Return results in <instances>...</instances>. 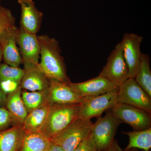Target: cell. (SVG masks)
<instances>
[{"label":"cell","mask_w":151,"mask_h":151,"mask_svg":"<svg viewBox=\"0 0 151 151\" xmlns=\"http://www.w3.org/2000/svg\"><path fill=\"white\" fill-rule=\"evenodd\" d=\"M41 61L39 67L49 79L69 82L58 41L48 35L38 36Z\"/></svg>","instance_id":"cell-1"},{"label":"cell","mask_w":151,"mask_h":151,"mask_svg":"<svg viewBox=\"0 0 151 151\" xmlns=\"http://www.w3.org/2000/svg\"><path fill=\"white\" fill-rule=\"evenodd\" d=\"M80 104L51 105L41 132L49 139L62 132L78 118Z\"/></svg>","instance_id":"cell-2"},{"label":"cell","mask_w":151,"mask_h":151,"mask_svg":"<svg viewBox=\"0 0 151 151\" xmlns=\"http://www.w3.org/2000/svg\"><path fill=\"white\" fill-rule=\"evenodd\" d=\"M93 123L78 118L62 132L50 138L52 144L65 151H73L91 133Z\"/></svg>","instance_id":"cell-3"},{"label":"cell","mask_w":151,"mask_h":151,"mask_svg":"<svg viewBox=\"0 0 151 151\" xmlns=\"http://www.w3.org/2000/svg\"><path fill=\"white\" fill-rule=\"evenodd\" d=\"M123 123L111 111L103 117H98L93 124L91 134L98 151H103L108 148L114 141L118 127Z\"/></svg>","instance_id":"cell-4"},{"label":"cell","mask_w":151,"mask_h":151,"mask_svg":"<svg viewBox=\"0 0 151 151\" xmlns=\"http://www.w3.org/2000/svg\"><path fill=\"white\" fill-rule=\"evenodd\" d=\"M151 98L134 78H128L119 86L117 92V103L134 106L150 114L151 112Z\"/></svg>","instance_id":"cell-5"},{"label":"cell","mask_w":151,"mask_h":151,"mask_svg":"<svg viewBox=\"0 0 151 151\" xmlns=\"http://www.w3.org/2000/svg\"><path fill=\"white\" fill-rule=\"evenodd\" d=\"M129 70L124 58L122 42L115 47L99 75L120 86L128 78Z\"/></svg>","instance_id":"cell-6"},{"label":"cell","mask_w":151,"mask_h":151,"mask_svg":"<svg viewBox=\"0 0 151 151\" xmlns=\"http://www.w3.org/2000/svg\"><path fill=\"white\" fill-rule=\"evenodd\" d=\"M117 92L85 97L83 103H80L78 118L90 120L93 117H100L103 112L111 109L118 103Z\"/></svg>","instance_id":"cell-7"},{"label":"cell","mask_w":151,"mask_h":151,"mask_svg":"<svg viewBox=\"0 0 151 151\" xmlns=\"http://www.w3.org/2000/svg\"><path fill=\"white\" fill-rule=\"evenodd\" d=\"M111 110L114 116L135 129L139 131L150 127V114L144 110L123 103H117Z\"/></svg>","instance_id":"cell-8"},{"label":"cell","mask_w":151,"mask_h":151,"mask_svg":"<svg viewBox=\"0 0 151 151\" xmlns=\"http://www.w3.org/2000/svg\"><path fill=\"white\" fill-rule=\"evenodd\" d=\"M143 37L133 33L124 34L121 41L125 61L129 70L128 78H134L137 72L142 53L140 46Z\"/></svg>","instance_id":"cell-9"},{"label":"cell","mask_w":151,"mask_h":151,"mask_svg":"<svg viewBox=\"0 0 151 151\" xmlns=\"http://www.w3.org/2000/svg\"><path fill=\"white\" fill-rule=\"evenodd\" d=\"M69 82L49 79L47 88L48 102L54 104H76L83 103L85 97L78 94L70 86Z\"/></svg>","instance_id":"cell-10"},{"label":"cell","mask_w":151,"mask_h":151,"mask_svg":"<svg viewBox=\"0 0 151 151\" xmlns=\"http://www.w3.org/2000/svg\"><path fill=\"white\" fill-rule=\"evenodd\" d=\"M17 44L24 65H38L40 47L36 34L27 32L20 27Z\"/></svg>","instance_id":"cell-11"},{"label":"cell","mask_w":151,"mask_h":151,"mask_svg":"<svg viewBox=\"0 0 151 151\" xmlns=\"http://www.w3.org/2000/svg\"><path fill=\"white\" fill-rule=\"evenodd\" d=\"M69 84L74 91L84 97L98 96L118 91L119 87V85L100 75L84 82L72 83L70 81Z\"/></svg>","instance_id":"cell-12"},{"label":"cell","mask_w":151,"mask_h":151,"mask_svg":"<svg viewBox=\"0 0 151 151\" xmlns=\"http://www.w3.org/2000/svg\"><path fill=\"white\" fill-rule=\"evenodd\" d=\"M19 29L13 25L5 31L0 37V45L5 63L14 67H19L22 63L18 48L17 37Z\"/></svg>","instance_id":"cell-13"},{"label":"cell","mask_w":151,"mask_h":151,"mask_svg":"<svg viewBox=\"0 0 151 151\" xmlns=\"http://www.w3.org/2000/svg\"><path fill=\"white\" fill-rule=\"evenodd\" d=\"M21 9L20 27L27 32L36 34L39 31L42 13L37 9L32 0H18Z\"/></svg>","instance_id":"cell-14"},{"label":"cell","mask_w":151,"mask_h":151,"mask_svg":"<svg viewBox=\"0 0 151 151\" xmlns=\"http://www.w3.org/2000/svg\"><path fill=\"white\" fill-rule=\"evenodd\" d=\"M24 74L21 81L22 89L30 92L43 91L49 86V79L38 65H24Z\"/></svg>","instance_id":"cell-15"},{"label":"cell","mask_w":151,"mask_h":151,"mask_svg":"<svg viewBox=\"0 0 151 151\" xmlns=\"http://www.w3.org/2000/svg\"><path fill=\"white\" fill-rule=\"evenodd\" d=\"M24 135L23 124L0 131V151H20Z\"/></svg>","instance_id":"cell-16"},{"label":"cell","mask_w":151,"mask_h":151,"mask_svg":"<svg viewBox=\"0 0 151 151\" xmlns=\"http://www.w3.org/2000/svg\"><path fill=\"white\" fill-rule=\"evenodd\" d=\"M22 88L19 87L13 93L8 94L6 105L12 115L14 122L17 124H22L28 112L22 97Z\"/></svg>","instance_id":"cell-17"},{"label":"cell","mask_w":151,"mask_h":151,"mask_svg":"<svg viewBox=\"0 0 151 151\" xmlns=\"http://www.w3.org/2000/svg\"><path fill=\"white\" fill-rule=\"evenodd\" d=\"M51 105L49 104L28 113L22 124L25 133L41 132L48 117Z\"/></svg>","instance_id":"cell-18"},{"label":"cell","mask_w":151,"mask_h":151,"mask_svg":"<svg viewBox=\"0 0 151 151\" xmlns=\"http://www.w3.org/2000/svg\"><path fill=\"white\" fill-rule=\"evenodd\" d=\"M51 144L42 132L25 133L20 151H47Z\"/></svg>","instance_id":"cell-19"},{"label":"cell","mask_w":151,"mask_h":151,"mask_svg":"<svg viewBox=\"0 0 151 151\" xmlns=\"http://www.w3.org/2000/svg\"><path fill=\"white\" fill-rule=\"evenodd\" d=\"M129 138V143L125 151L137 148L145 151H149L151 148V128L130 132H123Z\"/></svg>","instance_id":"cell-20"},{"label":"cell","mask_w":151,"mask_h":151,"mask_svg":"<svg viewBox=\"0 0 151 151\" xmlns=\"http://www.w3.org/2000/svg\"><path fill=\"white\" fill-rule=\"evenodd\" d=\"M150 61V59L148 55L142 53L139 69L134 78L151 97V71Z\"/></svg>","instance_id":"cell-21"},{"label":"cell","mask_w":151,"mask_h":151,"mask_svg":"<svg viewBox=\"0 0 151 151\" xmlns=\"http://www.w3.org/2000/svg\"><path fill=\"white\" fill-rule=\"evenodd\" d=\"M22 97L28 113L50 104L47 89L43 91L22 92Z\"/></svg>","instance_id":"cell-22"},{"label":"cell","mask_w":151,"mask_h":151,"mask_svg":"<svg viewBox=\"0 0 151 151\" xmlns=\"http://www.w3.org/2000/svg\"><path fill=\"white\" fill-rule=\"evenodd\" d=\"M24 74L23 69L14 67L6 63L0 64V80H11L20 82Z\"/></svg>","instance_id":"cell-23"},{"label":"cell","mask_w":151,"mask_h":151,"mask_svg":"<svg viewBox=\"0 0 151 151\" xmlns=\"http://www.w3.org/2000/svg\"><path fill=\"white\" fill-rule=\"evenodd\" d=\"M15 19L8 9L0 6V37L6 29L14 25Z\"/></svg>","instance_id":"cell-24"},{"label":"cell","mask_w":151,"mask_h":151,"mask_svg":"<svg viewBox=\"0 0 151 151\" xmlns=\"http://www.w3.org/2000/svg\"><path fill=\"white\" fill-rule=\"evenodd\" d=\"M20 82L11 80H0V89L8 94L16 91L20 87Z\"/></svg>","instance_id":"cell-25"},{"label":"cell","mask_w":151,"mask_h":151,"mask_svg":"<svg viewBox=\"0 0 151 151\" xmlns=\"http://www.w3.org/2000/svg\"><path fill=\"white\" fill-rule=\"evenodd\" d=\"M13 122V119L7 108L0 107V131L6 129Z\"/></svg>","instance_id":"cell-26"},{"label":"cell","mask_w":151,"mask_h":151,"mask_svg":"<svg viewBox=\"0 0 151 151\" xmlns=\"http://www.w3.org/2000/svg\"><path fill=\"white\" fill-rule=\"evenodd\" d=\"M73 151H98L91 133Z\"/></svg>","instance_id":"cell-27"},{"label":"cell","mask_w":151,"mask_h":151,"mask_svg":"<svg viewBox=\"0 0 151 151\" xmlns=\"http://www.w3.org/2000/svg\"><path fill=\"white\" fill-rule=\"evenodd\" d=\"M103 151H123V150L119 146L117 141L114 140L108 149Z\"/></svg>","instance_id":"cell-28"},{"label":"cell","mask_w":151,"mask_h":151,"mask_svg":"<svg viewBox=\"0 0 151 151\" xmlns=\"http://www.w3.org/2000/svg\"><path fill=\"white\" fill-rule=\"evenodd\" d=\"M6 94L0 89V107H3V105H6Z\"/></svg>","instance_id":"cell-29"},{"label":"cell","mask_w":151,"mask_h":151,"mask_svg":"<svg viewBox=\"0 0 151 151\" xmlns=\"http://www.w3.org/2000/svg\"><path fill=\"white\" fill-rule=\"evenodd\" d=\"M47 151H65L59 146L51 144Z\"/></svg>","instance_id":"cell-30"},{"label":"cell","mask_w":151,"mask_h":151,"mask_svg":"<svg viewBox=\"0 0 151 151\" xmlns=\"http://www.w3.org/2000/svg\"><path fill=\"white\" fill-rule=\"evenodd\" d=\"M3 59L2 52L1 47L0 45V64H1V62Z\"/></svg>","instance_id":"cell-31"},{"label":"cell","mask_w":151,"mask_h":151,"mask_svg":"<svg viewBox=\"0 0 151 151\" xmlns=\"http://www.w3.org/2000/svg\"><path fill=\"white\" fill-rule=\"evenodd\" d=\"M1 0H0V2H1ZM0 6H1V5H0Z\"/></svg>","instance_id":"cell-32"},{"label":"cell","mask_w":151,"mask_h":151,"mask_svg":"<svg viewBox=\"0 0 151 151\" xmlns=\"http://www.w3.org/2000/svg\"><path fill=\"white\" fill-rule=\"evenodd\" d=\"M144 151V150H142V151Z\"/></svg>","instance_id":"cell-33"},{"label":"cell","mask_w":151,"mask_h":151,"mask_svg":"<svg viewBox=\"0 0 151 151\" xmlns=\"http://www.w3.org/2000/svg\"></svg>","instance_id":"cell-34"}]
</instances>
